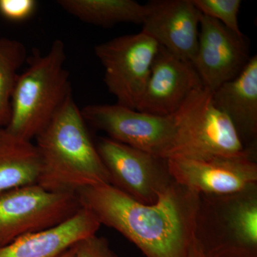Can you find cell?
Wrapping results in <instances>:
<instances>
[{
  "label": "cell",
  "instance_id": "1",
  "mask_svg": "<svg viewBox=\"0 0 257 257\" xmlns=\"http://www.w3.org/2000/svg\"><path fill=\"white\" fill-rule=\"evenodd\" d=\"M100 224L119 231L146 257H187L196 236L200 195L176 183L155 204H143L109 184L76 193Z\"/></svg>",
  "mask_w": 257,
  "mask_h": 257
},
{
  "label": "cell",
  "instance_id": "2",
  "mask_svg": "<svg viewBox=\"0 0 257 257\" xmlns=\"http://www.w3.org/2000/svg\"><path fill=\"white\" fill-rule=\"evenodd\" d=\"M35 139L41 162L37 185L42 188L76 194L85 187L110 184L109 173L72 95Z\"/></svg>",
  "mask_w": 257,
  "mask_h": 257
},
{
  "label": "cell",
  "instance_id": "3",
  "mask_svg": "<svg viewBox=\"0 0 257 257\" xmlns=\"http://www.w3.org/2000/svg\"><path fill=\"white\" fill-rule=\"evenodd\" d=\"M65 62V45L60 40L52 42L45 55H34L15 84L10 121L3 128L7 133L31 142L46 127L72 95Z\"/></svg>",
  "mask_w": 257,
  "mask_h": 257
},
{
  "label": "cell",
  "instance_id": "4",
  "mask_svg": "<svg viewBox=\"0 0 257 257\" xmlns=\"http://www.w3.org/2000/svg\"><path fill=\"white\" fill-rule=\"evenodd\" d=\"M172 115L174 134L166 160L211 157L254 158L245 147L229 117L217 107L212 92L195 89Z\"/></svg>",
  "mask_w": 257,
  "mask_h": 257
},
{
  "label": "cell",
  "instance_id": "5",
  "mask_svg": "<svg viewBox=\"0 0 257 257\" xmlns=\"http://www.w3.org/2000/svg\"><path fill=\"white\" fill-rule=\"evenodd\" d=\"M196 238L207 257H257V187L200 195Z\"/></svg>",
  "mask_w": 257,
  "mask_h": 257
},
{
  "label": "cell",
  "instance_id": "6",
  "mask_svg": "<svg viewBox=\"0 0 257 257\" xmlns=\"http://www.w3.org/2000/svg\"><path fill=\"white\" fill-rule=\"evenodd\" d=\"M160 47L142 31L96 45L94 52L104 67V83L116 104L138 109Z\"/></svg>",
  "mask_w": 257,
  "mask_h": 257
},
{
  "label": "cell",
  "instance_id": "7",
  "mask_svg": "<svg viewBox=\"0 0 257 257\" xmlns=\"http://www.w3.org/2000/svg\"><path fill=\"white\" fill-rule=\"evenodd\" d=\"M74 193L52 192L37 184L0 194V247L25 236L53 227L81 209Z\"/></svg>",
  "mask_w": 257,
  "mask_h": 257
},
{
  "label": "cell",
  "instance_id": "8",
  "mask_svg": "<svg viewBox=\"0 0 257 257\" xmlns=\"http://www.w3.org/2000/svg\"><path fill=\"white\" fill-rule=\"evenodd\" d=\"M96 147L110 184L138 202L155 204L174 182L164 159L109 138L99 139Z\"/></svg>",
  "mask_w": 257,
  "mask_h": 257
},
{
  "label": "cell",
  "instance_id": "9",
  "mask_svg": "<svg viewBox=\"0 0 257 257\" xmlns=\"http://www.w3.org/2000/svg\"><path fill=\"white\" fill-rule=\"evenodd\" d=\"M86 123L109 138L166 160L174 134L172 115L157 116L115 104H90L81 110Z\"/></svg>",
  "mask_w": 257,
  "mask_h": 257
},
{
  "label": "cell",
  "instance_id": "10",
  "mask_svg": "<svg viewBox=\"0 0 257 257\" xmlns=\"http://www.w3.org/2000/svg\"><path fill=\"white\" fill-rule=\"evenodd\" d=\"M166 160L176 183L199 195H229L256 184L257 165L253 157Z\"/></svg>",
  "mask_w": 257,
  "mask_h": 257
},
{
  "label": "cell",
  "instance_id": "11",
  "mask_svg": "<svg viewBox=\"0 0 257 257\" xmlns=\"http://www.w3.org/2000/svg\"><path fill=\"white\" fill-rule=\"evenodd\" d=\"M251 57L249 44L244 35H237L219 22L202 15L192 64L204 87L214 92L232 80Z\"/></svg>",
  "mask_w": 257,
  "mask_h": 257
},
{
  "label": "cell",
  "instance_id": "12",
  "mask_svg": "<svg viewBox=\"0 0 257 257\" xmlns=\"http://www.w3.org/2000/svg\"><path fill=\"white\" fill-rule=\"evenodd\" d=\"M145 5L142 32L171 53L192 63L202 14L192 0H152Z\"/></svg>",
  "mask_w": 257,
  "mask_h": 257
},
{
  "label": "cell",
  "instance_id": "13",
  "mask_svg": "<svg viewBox=\"0 0 257 257\" xmlns=\"http://www.w3.org/2000/svg\"><path fill=\"white\" fill-rule=\"evenodd\" d=\"M202 86L192 62L160 46L137 110L170 116L178 110L192 92Z\"/></svg>",
  "mask_w": 257,
  "mask_h": 257
},
{
  "label": "cell",
  "instance_id": "14",
  "mask_svg": "<svg viewBox=\"0 0 257 257\" xmlns=\"http://www.w3.org/2000/svg\"><path fill=\"white\" fill-rule=\"evenodd\" d=\"M101 224L82 207L74 215L49 229L21 236L0 247V257H60L79 241L96 234Z\"/></svg>",
  "mask_w": 257,
  "mask_h": 257
},
{
  "label": "cell",
  "instance_id": "15",
  "mask_svg": "<svg viewBox=\"0 0 257 257\" xmlns=\"http://www.w3.org/2000/svg\"><path fill=\"white\" fill-rule=\"evenodd\" d=\"M213 99L231 121L245 147L254 152L257 137V56L241 73L212 92Z\"/></svg>",
  "mask_w": 257,
  "mask_h": 257
},
{
  "label": "cell",
  "instance_id": "16",
  "mask_svg": "<svg viewBox=\"0 0 257 257\" xmlns=\"http://www.w3.org/2000/svg\"><path fill=\"white\" fill-rule=\"evenodd\" d=\"M41 162L36 145L0 128V194L38 182Z\"/></svg>",
  "mask_w": 257,
  "mask_h": 257
},
{
  "label": "cell",
  "instance_id": "17",
  "mask_svg": "<svg viewBox=\"0 0 257 257\" xmlns=\"http://www.w3.org/2000/svg\"><path fill=\"white\" fill-rule=\"evenodd\" d=\"M57 4L84 23L109 28L119 23L143 25L146 5L134 0H59Z\"/></svg>",
  "mask_w": 257,
  "mask_h": 257
},
{
  "label": "cell",
  "instance_id": "18",
  "mask_svg": "<svg viewBox=\"0 0 257 257\" xmlns=\"http://www.w3.org/2000/svg\"><path fill=\"white\" fill-rule=\"evenodd\" d=\"M26 57V48L22 42L0 39V128L9 123L12 95L20 75L18 70Z\"/></svg>",
  "mask_w": 257,
  "mask_h": 257
},
{
  "label": "cell",
  "instance_id": "19",
  "mask_svg": "<svg viewBox=\"0 0 257 257\" xmlns=\"http://www.w3.org/2000/svg\"><path fill=\"white\" fill-rule=\"evenodd\" d=\"M201 14L219 22L237 35H243L239 28L241 0H192Z\"/></svg>",
  "mask_w": 257,
  "mask_h": 257
},
{
  "label": "cell",
  "instance_id": "20",
  "mask_svg": "<svg viewBox=\"0 0 257 257\" xmlns=\"http://www.w3.org/2000/svg\"><path fill=\"white\" fill-rule=\"evenodd\" d=\"M37 7L35 0H0V15L8 21L21 23L30 20Z\"/></svg>",
  "mask_w": 257,
  "mask_h": 257
},
{
  "label": "cell",
  "instance_id": "21",
  "mask_svg": "<svg viewBox=\"0 0 257 257\" xmlns=\"http://www.w3.org/2000/svg\"><path fill=\"white\" fill-rule=\"evenodd\" d=\"M76 257H117L105 238L94 234L75 245Z\"/></svg>",
  "mask_w": 257,
  "mask_h": 257
},
{
  "label": "cell",
  "instance_id": "22",
  "mask_svg": "<svg viewBox=\"0 0 257 257\" xmlns=\"http://www.w3.org/2000/svg\"><path fill=\"white\" fill-rule=\"evenodd\" d=\"M187 257H207L202 243L199 242L196 236L189 248Z\"/></svg>",
  "mask_w": 257,
  "mask_h": 257
},
{
  "label": "cell",
  "instance_id": "23",
  "mask_svg": "<svg viewBox=\"0 0 257 257\" xmlns=\"http://www.w3.org/2000/svg\"><path fill=\"white\" fill-rule=\"evenodd\" d=\"M75 245L72 246V247L69 248V249L66 251L60 257H76Z\"/></svg>",
  "mask_w": 257,
  "mask_h": 257
}]
</instances>
